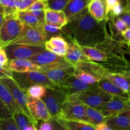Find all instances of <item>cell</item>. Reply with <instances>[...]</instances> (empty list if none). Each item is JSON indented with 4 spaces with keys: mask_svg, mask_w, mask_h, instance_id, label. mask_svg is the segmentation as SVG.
<instances>
[{
    "mask_svg": "<svg viewBox=\"0 0 130 130\" xmlns=\"http://www.w3.org/2000/svg\"><path fill=\"white\" fill-rule=\"evenodd\" d=\"M41 1H47V0H41Z\"/></svg>",
    "mask_w": 130,
    "mask_h": 130,
    "instance_id": "obj_51",
    "label": "cell"
},
{
    "mask_svg": "<svg viewBox=\"0 0 130 130\" xmlns=\"http://www.w3.org/2000/svg\"><path fill=\"white\" fill-rule=\"evenodd\" d=\"M37 1L38 0H16V6L18 11H26L29 6Z\"/></svg>",
    "mask_w": 130,
    "mask_h": 130,
    "instance_id": "obj_34",
    "label": "cell"
},
{
    "mask_svg": "<svg viewBox=\"0 0 130 130\" xmlns=\"http://www.w3.org/2000/svg\"><path fill=\"white\" fill-rule=\"evenodd\" d=\"M12 115L10 112L9 110L5 104L0 99V119L1 118H6L9 117H11Z\"/></svg>",
    "mask_w": 130,
    "mask_h": 130,
    "instance_id": "obj_40",
    "label": "cell"
},
{
    "mask_svg": "<svg viewBox=\"0 0 130 130\" xmlns=\"http://www.w3.org/2000/svg\"><path fill=\"white\" fill-rule=\"evenodd\" d=\"M129 99L113 96L112 99L105 103L99 110L105 119L129 109Z\"/></svg>",
    "mask_w": 130,
    "mask_h": 130,
    "instance_id": "obj_12",
    "label": "cell"
},
{
    "mask_svg": "<svg viewBox=\"0 0 130 130\" xmlns=\"http://www.w3.org/2000/svg\"><path fill=\"white\" fill-rule=\"evenodd\" d=\"M64 58L72 66H74L80 60H88L83 54L81 46L73 41H70L68 43V48Z\"/></svg>",
    "mask_w": 130,
    "mask_h": 130,
    "instance_id": "obj_22",
    "label": "cell"
},
{
    "mask_svg": "<svg viewBox=\"0 0 130 130\" xmlns=\"http://www.w3.org/2000/svg\"><path fill=\"white\" fill-rule=\"evenodd\" d=\"M69 0H47L45 1L47 8L55 11H63Z\"/></svg>",
    "mask_w": 130,
    "mask_h": 130,
    "instance_id": "obj_32",
    "label": "cell"
},
{
    "mask_svg": "<svg viewBox=\"0 0 130 130\" xmlns=\"http://www.w3.org/2000/svg\"><path fill=\"white\" fill-rule=\"evenodd\" d=\"M13 71L8 66H4L0 64V79L12 77Z\"/></svg>",
    "mask_w": 130,
    "mask_h": 130,
    "instance_id": "obj_39",
    "label": "cell"
},
{
    "mask_svg": "<svg viewBox=\"0 0 130 130\" xmlns=\"http://www.w3.org/2000/svg\"><path fill=\"white\" fill-rule=\"evenodd\" d=\"M24 26V24L18 19V17L5 18L0 27V43L3 48L16 39Z\"/></svg>",
    "mask_w": 130,
    "mask_h": 130,
    "instance_id": "obj_5",
    "label": "cell"
},
{
    "mask_svg": "<svg viewBox=\"0 0 130 130\" xmlns=\"http://www.w3.org/2000/svg\"><path fill=\"white\" fill-rule=\"evenodd\" d=\"M67 95L60 86L46 87L45 95L42 98L52 118L58 117L62 110Z\"/></svg>",
    "mask_w": 130,
    "mask_h": 130,
    "instance_id": "obj_4",
    "label": "cell"
},
{
    "mask_svg": "<svg viewBox=\"0 0 130 130\" xmlns=\"http://www.w3.org/2000/svg\"><path fill=\"white\" fill-rule=\"evenodd\" d=\"M77 96L82 104L98 110L113 97V96L99 89L97 85L90 90L77 93Z\"/></svg>",
    "mask_w": 130,
    "mask_h": 130,
    "instance_id": "obj_6",
    "label": "cell"
},
{
    "mask_svg": "<svg viewBox=\"0 0 130 130\" xmlns=\"http://www.w3.org/2000/svg\"><path fill=\"white\" fill-rule=\"evenodd\" d=\"M124 11V8H123V6L120 3L117 4L115 6L112 8V10L107 14V17H112V19L114 18L119 17L121 15Z\"/></svg>",
    "mask_w": 130,
    "mask_h": 130,
    "instance_id": "obj_36",
    "label": "cell"
},
{
    "mask_svg": "<svg viewBox=\"0 0 130 130\" xmlns=\"http://www.w3.org/2000/svg\"><path fill=\"white\" fill-rule=\"evenodd\" d=\"M112 130H130V109L105 121Z\"/></svg>",
    "mask_w": 130,
    "mask_h": 130,
    "instance_id": "obj_15",
    "label": "cell"
},
{
    "mask_svg": "<svg viewBox=\"0 0 130 130\" xmlns=\"http://www.w3.org/2000/svg\"><path fill=\"white\" fill-rule=\"evenodd\" d=\"M121 35L123 36V38L125 39V43H127L128 46L129 45L130 42V29L129 27L127 28L124 31L121 33Z\"/></svg>",
    "mask_w": 130,
    "mask_h": 130,
    "instance_id": "obj_46",
    "label": "cell"
},
{
    "mask_svg": "<svg viewBox=\"0 0 130 130\" xmlns=\"http://www.w3.org/2000/svg\"><path fill=\"white\" fill-rule=\"evenodd\" d=\"M66 130H96L95 126L90 123L77 121H71L55 118Z\"/></svg>",
    "mask_w": 130,
    "mask_h": 130,
    "instance_id": "obj_26",
    "label": "cell"
},
{
    "mask_svg": "<svg viewBox=\"0 0 130 130\" xmlns=\"http://www.w3.org/2000/svg\"><path fill=\"white\" fill-rule=\"evenodd\" d=\"M68 22V19L63 11H55L46 8L44 10L45 24L62 29Z\"/></svg>",
    "mask_w": 130,
    "mask_h": 130,
    "instance_id": "obj_19",
    "label": "cell"
},
{
    "mask_svg": "<svg viewBox=\"0 0 130 130\" xmlns=\"http://www.w3.org/2000/svg\"><path fill=\"white\" fill-rule=\"evenodd\" d=\"M46 87L41 85H35L30 86L25 91L27 96L32 99H41L45 95Z\"/></svg>",
    "mask_w": 130,
    "mask_h": 130,
    "instance_id": "obj_29",
    "label": "cell"
},
{
    "mask_svg": "<svg viewBox=\"0 0 130 130\" xmlns=\"http://www.w3.org/2000/svg\"><path fill=\"white\" fill-rule=\"evenodd\" d=\"M74 67L75 69L91 74L96 77L99 81L104 77L105 72L108 71L102 65L90 60H80Z\"/></svg>",
    "mask_w": 130,
    "mask_h": 130,
    "instance_id": "obj_16",
    "label": "cell"
},
{
    "mask_svg": "<svg viewBox=\"0 0 130 130\" xmlns=\"http://www.w3.org/2000/svg\"><path fill=\"white\" fill-rule=\"evenodd\" d=\"M46 43L53 46L58 47V48H66V49L68 48V43L62 36L52 37L50 39L47 40Z\"/></svg>",
    "mask_w": 130,
    "mask_h": 130,
    "instance_id": "obj_33",
    "label": "cell"
},
{
    "mask_svg": "<svg viewBox=\"0 0 130 130\" xmlns=\"http://www.w3.org/2000/svg\"><path fill=\"white\" fill-rule=\"evenodd\" d=\"M9 60L7 55L3 48H0V64L4 66H8Z\"/></svg>",
    "mask_w": 130,
    "mask_h": 130,
    "instance_id": "obj_42",
    "label": "cell"
},
{
    "mask_svg": "<svg viewBox=\"0 0 130 130\" xmlns=\"http://www.w3.org/2000/svg\"><path fill=\"white\" fill-rule=\"evenodd\" d=\"M116 20H114V25H115V28L116 29L117 31L119 33L121 34L123 31L126 30L127 28L129 27L127 26L126 24L120 19V18H117L115 17Z\"/></svg>",
    "mask_w": 130,
    "mask_h": 130,
    "instance_id": "obj_38",
    "label": "cell"
},
{
    "mask_svg": "<svg viewBox=\"0 0 130 130\" xmlns=\"http://www.w3.org/2000/svg\"><path fill=\"white\" fill-rule=\"evenodd\" d=\"M95 128L96 130H112L105 121L96 124L95 126Z\"/></svg>",
    "mask_w": 130,
    "mask_h": 130,
    "instance_id": "obj_45",
    "label": "cell"
},
{
    "mask_svg": "<svg viewBox=\"0 0 130 130\" xmlns=\"http://www.w3.org/2000/svg\"><path fill=\"white\" fill-rule=\"evenodd\" d=\"M119 3H120L119 0H106L107 14L109 13L112 10L113 8Z\"/></svg>",
    "mask_w": 130,
    "mask_h": 130,
    "instance_id": "obj_43",
    "label": "cell"
},
{
    "mask_svg": "<svg viewBox=\"0 0 130 130\" xmlns=\"http://www.w3.org/2000/svg\"><path fill=\"white\" fill-rule=\"evenodd\" d=\"M12 78L19 87L25 91L30 86L41 85L46 87H54L55 85L41 71L17 72L13 71Z\"/></svg>",
    "mask_w": 130,
    "mask_h": 130,
    "instance_id": "obj_3",
    "label": "cell"
},
{
    "mask_svg": "<svg viewBox=\"0 0 130 130\" xmlns=\"http://www.w3.org/2000/svg\"><path fill=\"white\" fill-rule=\"evenodd\" d=\"M44 48L46 50L55 53L57 55L60 56V57H64L67 53V50L66 48H58V47L53 46L50 45L48 43H45L44 44Z\"/></svg>",
    "mask_w": 130,
    "mask_h": 130,
    "instance_id": "obj_35",
    "label": "cell"
},
{
    "mask_svg": "<svg viewBox=\"0 0 130 130\" xmlns=\"http://www.w3.org/2000/svg\"><path fill=\"white\" fill-rule=\"evenodd\" d=\"M4 20H5V15L2 11H0V27H1Z\"/></svg>",
    "mask_w": 130,
    "mask_h": 130,
    "instance_id": "obj_49",
    "label": "cell"
},
{
    "mask_svg": "<svg viewBox=\"0 0 130 130\" xmlns=\"http://www.w3.org/2000/svg\"><path fill=\"white\" fill-rule=\"evenodd\" d=\"M0 99L5 104L11 115L17 110H21V109L15 102L8 89L1 81H0Z\"/></svg>",
    "mask_w": 130,
    "mask_h": 130,
    "instance_id": "obj_25",
    "label": "cell"
},
{
    "mask_svg": "<svg viewBox=\"0 0 130 130\" xmlns=\"http://www.w3.org/2000/svg\"><path fill=\"white\" fill-rule=\"evenodd\" d=\"M96 85V83L92 85L86 83L76 78L73 74L66 79L60 86V87L64 90L67 95H71L82 93L95 87Z\"/></svg>",
    "mask_w": 130,
    "mask_h": 130,
    "instance_id": "obj_14",
    "label": "cell"
},
{
    "mask_svg": "<svg viewBox=\"0 0 130 130\" xmlns=\"http://www.w3.org/2000/svg\"><path fill=\"white\" fill-rule=\"evenodd\" d=\"M40 71L55 86H60L66 79L74 74L75 69L72 66H58L50 67H41Z\"/></svg>",
    "mask_w": 130,
    "mask_h": 130,
    "instance_id": "obj_10",
    "label": "cell"
},
{
    "mask_svg": "<svg viewBox=\"0 0 130 130\" xmlns=\"http://www.w3.org/2000/svg\"><path fill=\"white\" fill-rule=\"evenodd\" d=\"M17 17L18 19L25 25H29V26L43 31L42 27H43V25L44 24H42L36 17L34 16V15H32L29 11H19L17 14Z\"/></svg>",
    "mask_w": 130,
    "mask_h": 130,
    "instance_id": "obj_27",
    "label": "cell"
},
{
    "mask_svg": "<svg viewBox=\"0 0 130 130\" xmlns=\"http://www.w3.org/2000/svg\"><path fill=\"white\" fill-rule=\"evenodd\" d=\"M96 85L99 89L112 96L129 99V95H127L121 89L105 79V77H103L102 78L100 79L97 82Z\"/></svg>",
    "mask_w": 130,
    "mask_h": 130,
    "instance_id": "obj_23",
    "label": "cell"
},
{
    "mask_svg": "<svg viewBox=\"0 0 130 130\" xmlns=\"http://www.w3.org/2000/svg\"><path fill=\"white\" fill-rule=\"evenodd\" d=\"M104 77L116 85L127 95H129V73L126 74V72L120 73L107 71L104 74Z\"/></svg>",
    "mask_w": 130,
    "mask_h": 130,
    "instance_id": "obj_18",
    "label": "cell"
},
{
    "mask_svg": "<svg viewBox=\"0 0 130 130\" xmlns=\"http://www.w3.org/2000/svg\"><path fill=\"white\" fill-rule=\"evenodd\" d=\"M74 75L76 78L79 79L81 81L88 84H91V85L96 84L99 81V79L96 77H95L88 72L82 71V70L75 69Z\"/></svg>",
    "mask_w": 130,
    "mask_h": 130,
    "instance_id": "obj_30",
    "label": "cell"
},
{
    "mask_svg": "<svg viewBox=\"0 0 130 130\" xmlns=\"http://www.w3.org/2000/svg\"><path fill=\"white\" fill-rule=\"evenodd\" d=\"M46 41V37L42 30L24 24V28L20 34L10 44L21 43L44 47V44Z\"/></svg>",
    "mask_w": 130,
    "mask_h": 130,
    "instance_id": "obj_7",
    "label": "cell"
},
{
    "mask_svg": "<svg viewBox=\"0 0 130 130\" xmlns=\"http://www.w3.org/2000/svg\"><path fill=\"white\" fill-rule=\"evenodd\" d=\"M27 104L29 113L37 124L39 122L48 121L52 118L42 99H32L27 96Z\"/></svg>",
    "mask_w": 130,
    "mask_h": 130,
    "instance_id": "obj_13",
    "label": "cell"
},
{
    "mask_svg": "<svg viewBox=\"0 0 130 130\" xmlns=\"http://www.w3.org/2000/svg\"><path fill=\"white\" fill-rule=\"evenodd\" d=\"M38 130H54L51 119L48 121H40L38 124Z\"/></svg>",
    "mask_w": 130,
    "mask_h": 130,
    "instance_id": "obj_41",
    "label": "cell"
},
{
    "mask_svg": "<svg viewBox=\"0 0 130 130\" xmlns=\"http://www.w3.org/2000/svg\"><path fill=\"white\" fill-rule=\"evenodd\" d=\"M8 67L14 72H25L29 71H40L41 67L27 58H15L10 60Z\"/></svg>",
    "mask_w": 130,
    "mask_h": 130,
    "instance_id": "obj_20",
    "label": "cell"
},
{
    "mask_svg": "<svg viewBox=\"0 0 130 130\" xmlns=\"http://www.w3.org/2000/svg\"><path fill=\"white\" fill-rule=\"evenodd\" d=\"M119 1L120 3L121 4L122 6H123V8H124V11H129V0H119Z\"/></svg>",
    "mask_w": 130,
    "mask_h": 130,
    "instance_id": "obj_48",
    "label": "cell"
},
{
    "mask_svg": "<svg viewBox=\"0 0 130 130\" xmlns=\"http://www.w3.org/2000/svg\"><path fill=\"white\" fill-rule=\"evenodd\" d=\"M80 46L96 47L106 39L105 20L97 22L85 9L62 28V36Z\"/></svg>",
    "mask_w": 130,
    "mask_h": 130,
    "instance_id": "obj_1",
    "label": "cell"
},
{
    "mask_svg": "<svg viewBox=\"0 0 130 130\" xmlns=\"http://www.w3.org/2000/svg\"><path fill=\"white\" fill-rule=\"evenodd\" d=\"M86 8L89 13L97 22L107 19L106 0H90Z\"/></svg>",
    "mask_w": 130,
    "mask_h": 130,
    "instance_id": "obj_17",
    "label": "cell"
},
{
    "mask_svg": "<svg viewBox=\"0 0 130 130\" xmlns=\"http://www.w3.org/2000/svg\"><path fill=\"white\" fill-rule=\"evenodd\" d=\"M9 60L15 58H29L45 50L44 47L16 43L4 47Z\"/></svg>",
    "mask_w": 130,
    "mask_h": 130,
    "instance_id": "obj_8",
    "label": "cell"
},
{
    "mask_svg": "<svg viewBox=\"0 0 130 130\" xmlns=\"http://www.w3.org/2000/svg\"><path fill=\"white\" fill-rule=\"evenodd\" d=\"M46 8L45 1H42L41 0H38L35 3L32 4L31 6L28 8L26 11H38V10H44Z\"/></svg>",
    "mask_w": 130,
    "mask_h": 130,
    "instance_id": "obj_37",
    "label": "cell"
},
{
    "mask_svg": "<svg viewBox=\"0 0 130 130\" xmlns=\"http://www.w3.org/2000/svg\"><path fill=\"white\" fill-rule=\"evenodd\" d=\"M90 0H69L63 11L69 21L78 16L87 7Z\"/></svg>",
    "mask_w": 130,
    "mask_h": 130,
    "instance_id": "obj_21",
    "label": "cell"
},
{
    "mask_svg": "<svg viewBox=\"0 0 130 130\" xmlns=\"http://www.w3.org/2000/svg\"><path fill=\"white\" fill-rule=\"evenodd\" d=\"M51 121H52V124H53L54 130H66L55 118H52Z\"/></svg>",
    "mask_w": 130,
    "mask_h": 130,
    "instance_id": "obj_47",
    "label": "cell"
},
{
    "mask_svg": "<svg viewBox=\"0 0 130 130\" xmlns=\"http://www.w3.org/2000/svg\"><path fill=\"white\" fill-rule=\"evenodd\" d=\"M3 48V47H2V46H1V43H0V48Z\"/></svg>",
    "mask_w": 130,
    "mask_h": 130,
    "instance_id": "obj_50",
    "label": "cell"
},
{
    "mask_svg": "<svg viewBox=\"0 0 130 130\" xmlns=\"http://www.w3.org/2000/svg\"><path fill=\"white\" fill-rule=\"evenodd\" d=\"M0 81L7 87L15 102L19 105V107L21 109V110L30 119L33 120L27 107V96L25 93V91H24L19 87V85L16 83V82L14 81L12 77L1 78Z\"/></svg>",
    "mask_w": 130,
    "mask_h": 130,
    "instance_id": "obj_9",
    "label": "cell"
},
{
    "mask_svg": "<svg viewBox=\"0 0 130 130\" xmlns=\"http://www.w3.org/2000/svg\"><path fill=\"white\" fill-rule=\"evenodd\" d=\"M120 19L125 23L127 26H130V17H129V11H124L123 13L120 15Z\"/></svg>",
    "mask_w": 130,
    "mask_h": 130,
    "instance_id": "obj_44",
    "label": "cell"
},
{
    "mask_svg": "<svg viewBox=\"0 0 130 130\" xmlns=\"http://www.w3.org/2000/svg\"><path fill=\"white\" fill-rule=\"evenodd\" d=\"M28 59L41 67L72 66L66 60L64 57H60L46 49Z\"/></svg>",
    "mask_w": 130,
    "mask_h": 130,
    "instance_id": "obj_11",
    "label": "cell"
},
{
    "mask_svg": "<svg viewBox=\"0 0 130 130\" xmlns=\"http://www.w3.org/2000/svg\"><path fill=\"white\" fill-rule=\"evenodd\" d=\"M86 114L89 123L94 126L105 121V117L102 115L100 110L95 108L86 106Z\"/></svg>",
    "mask_w": 130,
    "mask_h": 130,
    "instance_id": "obj_28",
    "label": "cell"
},
{
    "mask_svg": "<svg viewBox=\"0 0 130 130\" xmlns=\"http://www.w3.org/2000/svg\"><path fill=\"white\" fill-rule=\"evenodd\" d=\"M86 105L79 100L77 94L67 95L60 114L57 118L89 123L86 114Z\"/></svg>",
    "mask_w": 130,
    "mask_h": 130,
    "instance_id": "obj_2",
    "label": "cell"
},
{
    "mask_svg": "<svg viewBox=\"0 0 130 130\" xmlns=\"http://www.w3.org/2000/svg\"><path fill=\"white\" fill-rule=\"evenodd\" d=\"M42 30L46 37L47 40L52 37L62 36V29L52 26L44 23L42 27Z\"/></svg>",
    "mask_w": 130,
    "mask_h": 130,
    "instance_id": "obj_31",
    "label": "cell"
},
{
    "mask_svg": "<svg viewBox=\"0 0 130 130\" xmlns=\"http://www.w3.org/2000/svg\"><path fill=\"white\" fill-rule=\"evenodd\" d=\"M81 52L88 60L99 63H104L108 61V54L96 47L81 46Z\"/></svg>",
    "mask_w": 130,
    "mask_h": 130,
    "instance_id": "obj_24",
    "label": "cell"
}]
</instances>
